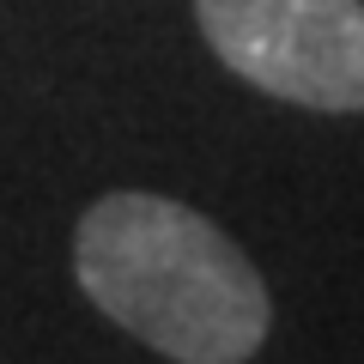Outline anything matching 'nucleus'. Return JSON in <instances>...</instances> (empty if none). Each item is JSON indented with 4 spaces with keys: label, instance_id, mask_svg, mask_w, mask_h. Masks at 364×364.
I'll use <instances>...</instances> for the list:
<instances>
[{
    "label": "nucleus",
    "instance_id": "nucleus-1",
    "mask_svg": "<svg viewBox=\"0 0 364 364\" xmlns=\"http://www.w3.org/2000/svg\"><path fill=\"white\" fill-rule=\"evenodd\" d=\"M85 298L170 364H249L267 340V286L213 219L164 195H104L79 219Z\"/></svg>",
    "mask_w": 364,
    "mask_h": 364
},
{
    "label": "nucleus",
    "instance_id": "nucleus-2",
    "mask_svg": "<svg viewBox=\"0 0 364 364\" xmlns=\"http://www.w3.org/2000/svg\"><path fill=\"white\" fill-rule=\"evenodd\" d=\"M195 18L255 91L322 116L364 109V0H195Z\"/></svg>",
    "mask_w": 364,
    "mask_h": 364
}]
</instances>
